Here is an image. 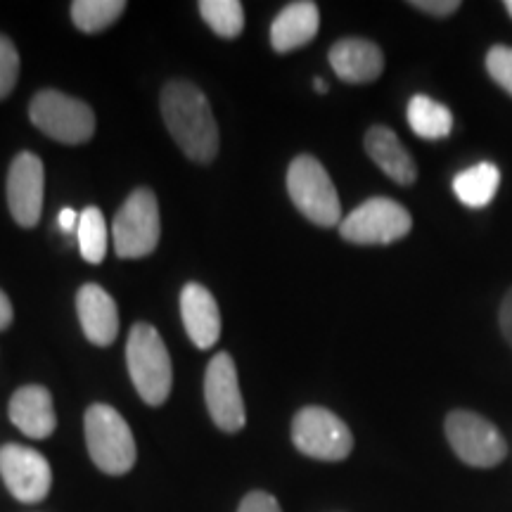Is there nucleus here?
<instances>
[{
  "instance_id": "nucleus-1",
  "label": "nucleus",
  "mask_w": 512,
  "mask_h": 512,
  "mask_svg": "<svg viewBox=\"0 0 512 512\" xmlns=\"http://www.w3.org/2000/svg\"><path fill=\"white\" fill-rule=\"evenodd\" d=\"M162 117L176 145L197 164L214 162L219 152V126L211 105L190 81H169L162 91Z\"/></svg>"
},
{
  "instance_id": "nucleus-2",
  "label": "nucleus",
  "mask_w": 512,
  "mask_h": 512,
  "mask_svg": "<svg viewBox=\"0 0 512 512\" xmlns=\"http://www.w3.org/2000/svg\"><path fill=\"white\" fill-rule=\"evenodd\" d=\"M126 363L133 387L147 406H162L174 384V368L164 339L147 323L133 325L126 344Z\"/></svg>"
},
{
  "instance_id": "nucleus-3",
  "label": "nucleus",
  "mask_w": 512,
  "mask_h": 512,
  "mask_svg": "<svg viewBox=\"0 0 512 512\" xmlns=\"http://www.w3.org/2000/svg\"><path fill=\"white\" fill-rule=\"evenodd\" d=\"M287 192L290 200L311 223L320 228H332L342 223V204L335 183L325 166L311 155L292 159L287 169Z\"/></svg>"
},
{
  "instance_id": "nucleus-4",
  "label": "nucleus",
  "mask_w": 512,
  "mask_h": 512,
  "mask_svg": "<svg viewBox=\"0 0 512 512\" xmlns=\"http://www.w3.org/2000/svg\"><path fill=\"white\" fill-rule=\"evenodd\" d=\"M86 444L93 463L107 475H126L136 465V439L119 411L105 403H95L83 418Z\"/></svg>"
},
{
  "instance_id": "nucleus-5",
  "label": "nucleus",
  "mask_w": 512,
  "mask_h": 512,
  "mask_svg": "<svg viewBox=\"0 0 512 512\" xmlns=\"http://www.w3.org/2000/svg\"><path fill=\"white\" fill-rule=\"evenodd\" d=\"M444 432L448 446L467 467L491 470L508 458V441L501 430L484 415L467 408H456L446 415Z\"/></svg>"
},
{
  "instance_id": "nucleus-6",
  "label": "nucleus",
  "mask_w": 512,
  "mask_h": 512,
  "mask_svg": "<svg viewBox=\"0 0 512 512\" xmlns=\"http://www.w3.org/2000/svg\"><path fill=\"white\" fill-rule=\"evenodd\" d=\"M162 221L159 204L150 188H138L126 197L112 223L114 252L121 259H143L159 245Z\"/></svg>"
},
{
  "instance_id": "nucleus-7",
  "label": "nucleus",
  "mask_w": 512,
  "mask_h": 512,
  "mask_svg": "<svg viewBox=\"0 0 512 512\" xmlns=\"http://www.w3.org/2000/svg\"><path fill=\"white\" fill-rule=\"evenodd\" d=\"M29 117L38 131L64 145L88 143L95 133V114L86 102L60 91H41L29 105Z\"/></svg>"
},
{
  "instance_id": "nucleus-8",
  "label": "nucleus",
  "mask_w": 512,
  "mask_h": 512,
  "mask_svg": "<svg viewBox=\"0 0 512 512\" xmlns=\"http://www.w3.org/2000/svg\"><path fill=\"white\" fill-rule=\"evenodd\" d=\"M292 444L304 456L339 463L354 451V434L339 415L323 406H306L292 420Z\"/></svg>"
},
{
  "instance_id": "nucleus-9",
  "label": "nucleus",
  "mask_w": 512,
  "mask_h": 512,
  "mask_svg": "<svg viewBox=\"0 0 512 512\" xmlns=\"http://www.w3.org/2000/svg\"><path fill=\"white\" fill-rule=\"evenodd\" d=\"M408 209L389 197H370L339 223V235L354 245H392L411 233Z\"/></svg>"
},
{
  "instance_id": "nucleus-10",
  "label": "nucleus",
  "mask_w": 512,
  "mask_h": 512,
  "mask_svg": "<svg viewBox=\"0 0 512 512\" xmlns=\"http://www.w3.org/2000/svg\"><path fill=\"white\" fill-rule=\"evenodd\" d=\"M204 399L214 425L223 432H240L247 422L245 401L240 394L238 368L233 356L221 351L209 361L204 375Z\"/></svg>"
},
{
  "instance_id": "nucleus-11",
  "label": "nucleus",
  "mask_w": 512,
  "mask_h": 512,
  "mask_svg": "<svg viewBox=\"0 0 512 512\" xmlns=\"http://www.w3.org/2000/svg\"><path fill=\"white\" fill-rule=\"evenodd\" d=\"M0 477L17 501L41 503L53 486V470L43 453L22 444L0 448Z\"/></svg>"
},
{
  "instance_id": "nucleus-12",
  "label": "nucleus",
  "mask_w": 512,
  "mask_h": 512,
  "mask_svg": "<svg viewBox=\"0 0 512 512\" xmlns=\"http://www.w3.org/2000/svg\"><path fill=\"white\" fill-rule=\"evenodd\" d=\"M46 171L41 157L34 152H19L12 159L8 174V207L12 219L22 228H34L41 221Z\"/></svg>"
},
{
  "instance_id": "nucleus-13",
  "label": "nucleus",
  "mask_w": 512,
  "mask_h": 512,
  "mask_svg": "<svg viewBox=\"0 0 512 512\" xmlns=\"http://www.w3.org/2000/svg\"><path fill=\"white\" fill-rule=\"evenodd\" d=\"M330 67L339 79L351 86H363V83H373L384 72V55L377 43L368 38H342L328 53Z\"/></svg>"
},
{
  "instance_id": "nucleus-14",
  "label": "nucleus",
  "mask_w": 512,
  "mask_h": 512,
  "mask_svg": "<svg viewBox=\"0 0 512 512\" xmlns=\"http://www.w3.org/2000/svg\"><path fill=\"white\" fill-rule=\"evenodd\" d=\"M181 313L188 337L197 349H211L221 337V311L214 294L200 283H188L181 292Z\"/></svg>"
},
{
  "instance_id": "nucleus-15",
  "label": "nucleus",
  "mask_w": 512,
  "mask_h": 512,
  "mask_svg": "<svg viewBox=\"0 0 512 512\" xmlns=\"http://www.w3.org/2000/svg\"><path fill=\"white\" fill-rule=\"evenodd\" d=\"M76 311L83 335L95 347H110L119 335V311L114 299L100 285L88 283L76 294Z\"/></svg>"
},
{
  "instance_id": "nucleus-16",
  "label": "nucleus",
  "mask_w": 512,
  "mask_h": 512,
  "mask_svg": "<svg viewBox=\"0 0 512 512\" xmlns=\"http://www.w3.org/2000/svg\"><path fill=\"white\" fill-rule=\"evenodd\" d=\"M10 420L27 437L48 439L57 427L53 396L41 384H27L17 389L10 399Z\"/></svg>"
},
{
  "instance_id": "nucleus-17",
  "label": "nucleus",
  "mask_w": 512,
  "mask_h": 512,
  "mask_svg": "<svg viewBox=\"0 0 512 512\" xmlns=\"http://www.w3.org/2000/svg\"><path fill=\"white\" fill-rule=\"evenodd\" d=\"M320 10L311 0H297L273 19L271 46L275 53H292L318 36Z\"/></svg>"
},
{
  "instance_id": "nucleus-18",
  "label": "nucleus",
  "mask_w": 512,
  "mask_h": 512,
  "mask_svg": "<svg viewBox=\"0 0 512 512\" xmlns=\"http://www.w3.org/2000/svg\"><path fill=\"white\" fill-rule=\"evenodd\" d=\"M368 157L380 166V169L392 178L394 183L399 185H413L415 178H418V166H415V159L411 157V152L403 147L399 136L387 126H373L368 128L366 140Z\"/></svg>"
},
{
  "instance_id": "nucleus-19",
  "label": "nucleus",
  "mask_w": 512,
  "mask_h": 512,
  "mask_svg": "<svg viewBox=\"0 0 512 512\" xmlns=\"http://www.w3.org/2000/svg\"><path fill=\"white\" fill-rule=\"evenodd\" d=\"M498 185H501V171L491 162H479L453 178V192L470 209L489 207L494 202Z\"/></svg>"
},
{
  "instance_id": "nucleus-20",
  "label": "nucleus",
  "mask_w": 512,
  "mask_h": 512,
  "mask_svg": "<svg viewBox=\"0 0 512 512\" xmlns=\"http://www.w3.org/2000/svg\"><path fill=\"white\" fill-rule=\"evenodd\" d=\"M408 126L422 140H444L453 131V114L430 95H413L408 102Z\"/></svg>"
},
{
  "instance_id": "nucleus-21",
  "label": "nucleus",
  "mask_w": 512,
  "mask_h": 512,
  "mask_svg": "<svg viewBox=\"0 0 512 512\" xmlns=\"http://www.w3.org/2000/svg\"><path fill=\"white\" fill-rule=\"evenodd\" d=\"M124 0H74L72 19L83 34H98L124 15Z\"/></svg>"
},
{
  "instance_id": "nucleus-22",
  "label": "nucleus",
  "mask_w": 512,
  "mask_h": 512,
  "mask_svg": "<svg viewBox=\"0 0 512 512\" xmlns=\"http://www.w3.org/2000/svg\"><path fill=\"white\" fill-rule=\"evenodd\" d=\"M200 15L221 38H238L245 29V8L238 0H202Z\"/></svg>"
},
{
  "instance_id": "nucleus-23",
  "label": "nucleus",
  "mask_w": 512,
  "mask_h": 512,
  "mask_svg": "<svg viewBox=\"0 0 512 512\" xmlns=\"http://www.w3.org/2000/svg\"><path fill=\"white\" fill-rule=\"evenodd\" d=\"M79 249L88 264H100L107 254V223L98 207H86L79 214Z\"/></svg>"
},
{
  "instance_id": "nucleus-24",
  "label": "nucleus",
  "mask_w": 512,
  "mask_h": 512,
  "mask_svg": "<svg viewBox=\"0 0 512 512\" xmlns=\"http://www.w3.org/2000/svg\"><path fill=\"white\" fill-rule=\"evenodd\" d=\"M486 74L494 79L505 93L512 95V46H491L486 53Z\"/></svg>"
},
{
  "instance_id": "nucleus-25",
  "label": "nucleus",
  "mask_w": 512,
  "mask_h": 512,
  "mask_svg": "<svg viewBox=\"0 0 512 512\" xmlns=\"http://www.w3.org/2000/svg\"><path fill=\"white\" fill-rule=\"evenodd\" d=\"M19 79V55L15 43L0 34V100L8 98Z\"/></svg>"
},
{
  "instance_id": "nucleus-26",
  "label": "nucleus",
  "mask_w": 512,
  "mask_h": 512,
  "mask_svg": "<svg viewBox=\"0 0 512 512\" xmlns=\"http://www.w3.org/2000/svg\"><path fill=\"white\" fill-rule=\"evenodd\" d=\"M411 8L432 17H451L460 10V0H413Z\"/></svg>"
},
{
  "instance_id": "nucleus-27",
  "label": "nucleus",
  "mask_w": 512,
  "mask_h": 512,
  "mask_svg": "<svg viewBox=\"0 0 512 512\" xmlns=\"http://www.w3.org/2000/svg\"><path fill=\"white\" fill-rule=\"evenodd\" d=\"M238 512H283V510H280V503L275 501L271 494H266V491H252V494H247L245 501L240 503Z\"/></svg>"
},
{
  "instance_id": "nucleus-28",
  "label": "nucleus",
  "mask_w": 512,
  "mask_h": 512,
  "mask_svg": "<svg viewBox=\"0 0 512 512\" xmlns=\"http://www.w3.org/2000/svg\"><path fill=\"white\" fill-rule=\"evenodd\" d=\"M498 325H501L505 342H508L512 347V287L508 292H505L501 309H498Z\"/></svg>"
},
{
  "instance_id": "nucleus-29",
  "label": "nucleus",
  "mask_w": 512,
  "mask_h": 512,
  "mask_svg": "<svg viewBox=\"0 0 512 512\" xmlns=\"http://www.w3.org/2000/svg\"><path fill=\"white\" fill-rule=\"evenodd\" d=\"M12 318H15V313H12V304H10L8 294L0 290V330H8Z\"/></svg>"
},
{
  "instance_id": "nucleus-30",
  "label": "nucleus",
  "mask_w": 512,
  "mask_h": 512,
  "mask_svg": "<svg viewBox=\"0 0 512 512\" xmlns=\"http://www.w3.org/2000/svg\"><path fill=\"white\" fill-rule=\"evenodd\" d=\"M60 228L62 230H74L79 228V214L74 209H62L60 211Z\"/></svg>"
},
{
  "instance_id": "nucleus-31",
  "label": "nucleus",
  "mask_w": 512,
  "mask_h": 512,
  "mask_svg": "<svg viewBox=\"0 0 512 512\" xmlns=\"http://www.w3.org/2000/svg\"><path fill=\"white\" fill-rule=\"evenodd\" d=\"M313 88H316L318 93H328V83H325L323 79H316V81H313Z\"/></svg>"
},
{
  "instance_id": "nucleus-32",
  "label": "nucleus",
  "mask_w": 512,
  "mask_h": 512,
  "mask_svg": "<svg viewBox=\"0 0 512 512\" xmlns=\"http://www.w3.org/2000/svg\"><path fill=\"white\" fill-rule=\"evenodd\" d=\"M505 10H508V15L512 19V0H505Z\"/></svg>"
}]
</instances>
